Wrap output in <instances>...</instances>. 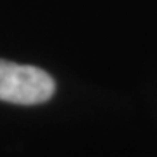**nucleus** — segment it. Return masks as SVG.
Wrapping results in <instances>:
<instances>
[{
    "label": "nucleus",
    "mask_w": 157,
    "mask_h": 157,
    "mask_svg": "<svg viewBox=\"0 0 157 157\" xmlns=\"http://www.w3.org/2000/svg\"><path fill=\"white\" fill-rule=\"evenodd\" d=\"M54 78L30 65L0 59V101L14 105H39L52 98Z\"/></svg>",
    "instance_id": "obj_1"
}]
</instances>
